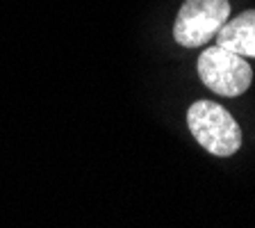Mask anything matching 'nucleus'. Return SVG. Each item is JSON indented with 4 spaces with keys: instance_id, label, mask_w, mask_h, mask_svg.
I'll return each mask as SVG.
<instances>
[{
    "instance_id": "7ed1b4c3",
    "label": "nucleus",
    "mask_w": 255,
    "mask_h": 228,
    "mask_svg": "<svg viewBox=\"0 0 255 228\" xmlns=\"http://www.w3.org/2000/svg\"><path fill=\"white\" fill-rule=\"evenodd\" d=\"M228 18V0H185L175 18L173 37L185 48H201L217 37Z\"/></svg>"
},
{
    "instance_id": "f257e3e1",
    "label": "nucleus",
    "mask_w": 255,
    "mask_h": 228,
    "mask_svg": "<svg viewBox=\"0 0 255 228\" xmlns=\"http://www.w3.org/2000/svg\"><path fill=\"white\" fill-rule=\"evenodd\" d=\"M187 126L203 151L230 158L242 146V130L235 117L214 101H196L187 110Z\"/></svg>"
},
{
    "instance_id": "20e7f679",
    "label": "nucleus",
    "mask_w": 255,
    "mask_h": 228,
    "mask_svg": "<svg viewBox=\"0 0 255 228\" xmlns=\"http://www.w3.org/2000/svg\"><path fill=\"white\" fill-rule=\"evenodd\" d=\"M214 41L242 57H255V9H246L235 18H228Z\"/></svg>"
},
{
    "instance_id": "f03ea898",
    "label": "nucleus",
    "mask_w": 255,
    "mask_h": 228,
    "mask_svg": "<svg viewBox=\"0 0 255 228\" xmlns=\"http://www.w3.org/2000/svg\"><path fill=\"white\" fill-rule=\"evenodd\" d=\"M198 75L203 85L214 94L235 98L249 91L253 82V69L242 55L223 46H207L198 57Z\"/></svg>"
}]
</instances>
